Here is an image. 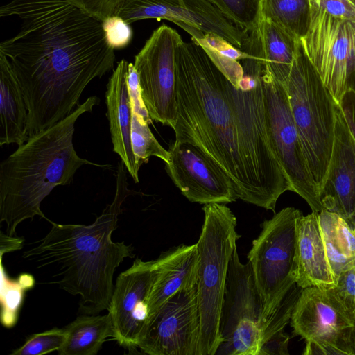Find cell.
Returning a JSON list of instances; mask_svg holds the SVG:
<instances>
[{
  "label": "cell",
  "mask_w": 355,
  "mask_h": 355,
  "mask_svg": "<svg viewBox=\"0 0 355 355\" xmlns=\"http://www.w3.org/2000/svg\"><path fill=\"white\" fill-rule=\"evenodd\" d=\"M311 9L325 12L355 24V2L353 0H309Z\"/></svg>",
  "instance_id": "obj_32"
},
{
  "label": "cell",
  "mask_w": 355,
  "mask_h": 355,
  "mask_svg": "<svg viewBox=\"0 0 355 355\" xmlns=\"http://www.w3.org/2000/svg\"><path fill=\"white\" fill-rule=\"evenodd\" d=\"M28 110L21 86L8 58L0 53V146L28 139Z\"/></svg>",
  "instance_id": "obj_21"
},
{
  "label": "cell",
  "mask_w": 355,
  "mask_h": 355,
  "mask_svg": "<svg viewBox=\"0 0 355 355\" xmlns=\"http://www.w3.org/2000/svg\"><path fill=\"white\" fill-rule=\"evenodd\" d=\"M239 28L249 33L257 28L261 0H207Z\"/></svg>",
  "instance_id": "obj_28"
},
{
  "label": "cell",
  "mask_w": 355,
  "mask_h": 355,
  "mask_svg": "<svg viewBox=\"0 0 355 355\" xmlns=\"http://www.w3.org/2000/svg\"><path fill=\"white\" fill-rule=\"evenodd\" d=\"M266 121L273 149L292 187L312 211L323 210L320 191L311 174L283 84L263 69Z\"/></svg>",
  "instance_id": "obj_11"
},
{
  "label": "cell",
  "mask_w": 355,
  "mask_h": 355,
  "mask_svg": "<svg viewBox=\"0 0 355 355\" xmlns=\"http://www.w3.org/2000/svg\"><path fill=\"white\" fill-rule=\"evenodd\" d=\"M311 15L309 0L260 1V18L272 21L299 40L308 32Z\"/></svg>",
  "instance_id": "obj_25"
},
{
  "label": "cell",
  "mask_w": 355,
  "mask_h": 355,
  "mask_svg": "<svg viewBox=\"0 0 355 355\" xmlns=\"http://www.w3.org/2000/svg\"><path fill=\"white\" fill-rule=\"evenodd\" d=\"M352 88L355 90V79H354V84H353Z\"/></svg>",
  "instance_id": "obj_38"
},
{
  "label": "cell",
  "mask_w": 355,
  "mask_h": 355,
  "mask_svg": "<svg viewBox=\"0 0 355 355\" xmlns=\"http://www.w3.org/2000/svg\"><path fill=\"white\" fill-rule=\"evenodd\" d=\"M311 24L301 40L308 59L339 104L355 79V24L311 9Z\"/></svg>",
  "instance_id": "obj_10"
},
{
  "label": "cell",
  "mask_w": 355,
  "mask_h": 355,
  "mask_svg": "<svg viewBox=\"0 0 355 355\" xmlns=\"http://www.w3.org/2000/svg\"><path fill=\"white\" fill-rule=\"evenodd\" d=\"M155 276V260L137 259L117 277L108 308L120 345L136 347L148 316V299Z\"/></svg>",
  "instance_id": "obj_16"
},
{
  "label": "cell",
  "mask_w": 355,
  "mask_h": 355,
  "mask_svg": "<svg viewBox=\"0 0 355 355\" xmlns=\"http://www.w3.org/2000/svg\"><path fill=\"white\" fill-rule=\"evenodd\" d=\"M295 282L301 288H332L337 279L329 263L318 212L302 215L297 224Z\"/></svg>",
  "instance_id": "obj_19"
},
{
  "label": "cell",
  "mask_w": 355,
  "mask_h": 355,
  "mask_svg": "<svg viewBox=\"0 0 355 355\" xmlns=\"http://www.w3.org/2000/svg\"><path fill=\"white\" fill-rule=\"evenodd\" d=\"M197 261L196 243L177 246L155 259V276L148 299V316L179 291L196 285Z\"/></svg>",
  "instance_id": "obj_20"
},
{
  "label": "cell",
  "mask_w": 355,
  "mask_h": 355,
  "mask_svg": "<svg viewBox=\"0 0 355 355\" xmlns=\"http://www.w3.org/2000/svg\"><path fill=\"white\" fill-rule=\"evenodd\" d=\"M90 16L103 21L109 17L118 15L128 0H68Z\"/></svg>",
  "instance_id": "obj_31"
},
{
  "label": "cell",
  "mask_w": 355,
  "mask_h": 355,
  "mask_svg": "<svg viewBox=\"0 0 355 355\" xmlns=\"http://www.w3.org/2000/svg\"><path fill=\"white\" fill-rule=\"evenodd\" d=\"M149 123L142 116L132 111L131 143L136 163L139 168L152 156L161 159L165 163L168 159V150L157 141L148 126Z\"/></svg>",
  "instance_id": "obj_26"
},
{
  "label": "cell",
  "mask_w": 355,
  "mask_h": 355,
  "mask_svg": "<svg viewBox=\"0 0 355 355\" xmlns=\"http://www.w3.org/2000/svg\"><path fill=\"white\" fill-rule=\"evenodd\" d=\"M354 315H355V313H354Z\"/></svg>",
  "instance_id": "obj_40"
},
{
  "label": "cell",
  "mask_w": 355,
  "mask_h": 355,
  "mask_svg": "<svg viewBox=\"0 0 355 355\" xmlns=\"http://www.w3.org/2000/svg\"><path fill=\"white\" fill-rule=\"evenodd\" d=\"M284 85L308 167L320 191L332 153L338 103L308 59L301 40Z\"/></svg>",
  "instance_id": "obj_6"
},
{
  "label": "cell",
  "mask_w": 355,
  "mask_h": 355,
  "mask_svg": "<svg viewBox=\"0 0 355 355\" xmlns=\"http://www.w3.org/2000/svg\"><path fill=\"white\" fill-rule=\"evenodd\" d=\"M265 69L284 85L300 40L272 21L260 18L257 28Z\"/></svg>",
  "instance_id": "obj_22"
},
{
  "label": "cell",
  "mask_w": 355,
  "mask_h": 355,
  "mask_svg": "<svg viewBox=\"0 0 355 355\" xmlns=\"http://www.w3.org/2000/svg\"><path fill=\"white\" fill-rule=\"evenodd\" d=\"M320 195L323 209L336 213L355 227V139L338 104L332 153Z\"/></svg>",
  "instance_id": "obj_17"
},
{
  "label": "cell",
  "mask_w": 355,
  "mask_h": 355,
  "mask_svg": "<svg viewBox=\"0 0 355 355\" xmlns=\"http://www.w3.org/2000/svg\"><path fill=\"white\" fill-rule=\"evenodd\" d=\"M102 27L107 44L114 49L127 46L132 38V30L119 16L109 17L102 21Z\"/></svg>",
  "instance_id": "obj_30"
},
{
  "label": "cell",
  "mask_w": 355,
  "mask_h": 355,
  "mask_svg": "<svg viewBox=\"0 0 355 355\" xmlns=\"http://www.w3.org/2000/svg\"><path fill=\"white\" fill-rule=\"evenodd\" d=\"M289 339L284 329L277 332L261 345L258 355H288Z\"/></svg>",
  "instance_id": "obj_35"
},
{
  "label": "cell",
  "mask_w": 355,
  "mask_h": 355,
  "mask_svg": "<svg viewBox=\"0 0 355 355\" xmlns=\"http://www.w3.org/2000/svg\"><path fill=\"white\" fill-rule=\"evenodd\" d=\"M269 318L249 261L241 262L236 248L230 261L220 321L221 343L216 354L258 355Z\"/></svg>",
  "instance_id": "obj_8"
},
{
  "label": "cell",
  "mask_w": 355,
  "mask_h": 355,
  "mask_svg": "<svg viewBox=\"0 0 355 355\" xmlns=\"http://www.w3.org/2000/svg\"><path fill=\"white\" fill-rule=\"evenodd\" d=\"M175 74V141L197 146L230 178L238 199L263 207L252 171L266 130L262 77L245 72L236 87L200 44L183 40Z\"/></svg>",
  "instance_id": "obj_2"
},
{
  "label": "cell",
  "mask_w": 355,
  "mask_h": 355,
  "mask_svg": "<svg viewBox=\"0 0 355 355\" xmlns=\"http://www.w3.org/2000/svg\"><path fill=\"white\" fill-rule=\"evenodd\" d=\"M125 169L119 162L114 200L93 223L62 225L49 220L52 227L48 234L24 253L39 268H50L61 289L79 295V311L85 315L108 309L115 270L125 258L134 257L131 244L112 240L121 205L133 193L128 187Z\"/></svg>",
  "instance_id": "obj_3"
},
{
  "label": "cell",
  "mask_w": 355,
  "mask_h": 355,
  "mask_svg": "<svg viewBox=\"0 0 355 355\" xmlns=\"http://www.w3.org/2000/svg\"><path fill=\"white\" fill-rule=\"evenodd\" d=\"M204 222L196 243L200 313L198 355H216L221 343L220 321L229 264L236 241V218L220 203L203 206Z\"/></svg>",
  "instance_id": "obj_5"
},
{
  "label": "cell",
  "mask_w": 355,
  "mask_h": 355,
  "mask_svg": "<svg viewBox=\"0 0 355 355\" xmlns=\"http://www.w3.org/2000/svg\"><path fill=\"white\" fill-rule=\"evenodd\" d=\"M332 289L355 320V266L342 272Z\"/></svg>",
  "instance_id": "obj_33"
},
{
  "label": "cell",
  "mask_w": 355,
  "mask_h": 355,
  "mask_svg": "<svg viewBox=\"0 0 355 355\" xmlns=\"http://www.w3.org/2000/svg\"><path fill=\"white\" fill-rule=\"evenodd\" d=\"M182 41L175 29L162 24L152 33L133 63L151 120L171 128L177 118L175 55Z\"/></svg>",
  "instance_id": "obj_12"
},
{
  "label": "cell",
  "mask_w": 355,
  "mask_h": 355,
  "mask_svg": "<svg viewBox=\"0 0 355 355\" xmlns=\"http://www.w3.org/2000/svg\"><path fill=\"white\" fill-rule=\"evenodd\" d=\"M100 99L93 96L64 119L28 137L0 165V223L12 236L17 225L42 213V200L57 186L69 185L83 165L105 167L80 157L73 144L78 119Z\"/></svg>",
  "instance_id": "obj_4"
},
{
  "label": "cell",
  "mask_w": 355,
  "mask_h": 355,
  "mask_svg": "<svg viewBox=\"0 0 355 355\" xmlns=\"http://www.w3.org/2000/svg\"><path fill=\"white\" fill-rule=\"evenodd\" d=\"M67 337L65 328H53L42 333L31 335L19 348L15 349L12 355H42L53 351H59Z\"/></svg>",
  "instance_id": "obj_29"
},
{
  "label": "cell",
  "mask_w": 355,
  "mask_h": 355,
  "mask_svg": "<svg viewBox=\"0 0 355 355\" xmlns=\"http://www.w3.org/2000/svg\"><path fill=\"white\" fill-rule=\"evenodd\" d=\"M1 320L6 327H12L17 320L19 309L23 301L24 292L34 284L32 276L24 274L17 280L8 278L1 263Z\"/></svg>",
  "instance_id": "obj_27"
},
{
  "label": "cell",
  "mask_w": 355,
  "mask_h": 355,
  "mask_svg": "<svg viewBox=\"0 0 355 355\" xmlns=\"http://www.w3.org/2000/svg\"><path fill=\"white\" fill-rule=\"evenodd\" d=\"M302 215L299 209L288 207L263 221L248 254L266 319L296 284L297 229Z\"/></svg>",
  "instance_id": "obj_7"
},
{
  "label": "cell",
  "mask_w": 355,
  "mask_h": 355,
  "mask_svg": "<svg viewBox=\"0 0 355 355\" xmlns=\"http://www.w3.org/2000/svg\"><path fill=\"white\" fill-rule=\"evenodd\" d=\"M22 243L23 239L21 238H13L1 232V255L3 256V253L21 249Z\"/></svg>",
  "instance_id": "obj_37"
},
{
  "label": "cell",
  "mask_w": 355,
  "mask_h": 355,
  "mask_svg": "<svg viewBox=\"0 0 355 355\" xmlns=\"http://www.w3.org/2000/svg\"><path fill=\"white\" fill-rule=\"evenodd\" d=\"M323 240L333 272L338 279L355 266V227L336 213L318 212Z\"/></svg>",
  "instance_id": "obj_23"
},
{
  "label": "cell",
  "mask_w": 355,
  "mask_h": 355,
  "mask_svg": "<svg viewBox=\"0 0 355 355\" xmlns=\"http://www.w3.org/2000/svg\"><path fill=\"white\" fill-rule=\"evenodd\" d=\"M117 16L128 24L146 19L168 20L191 35L193 41L213 33L241 50L250 37L207 0H128Z\"/></svg>",
  "instance_id": "obj_14"
},
{
  "label": "cell",
  "mask_w": 355,
  "mask_h": 355,
  "mask_svg": "<svg viewBox=\"0 0 355 355\" xmlns=\"http://www.w3.org/2000/svg\"><path fill=\"white\" fill-rule=\"evenodd\" d=\"M129 62L120 60L113 69L105 93L107 117L113 150L119 155L135 182H139V170L131 143L132 109L128 85Z\"/></svg>",
  "instance_id": "obj_18"
},
{
  "label": "cell",
  "mask_w": 355,
  "mask_h": 355,
  "mask_svg": "<svg viewBox=\"0 0 355 355\" xmlns=\"http://www.w3.org/2000/svg\"><path fill=\"white\" fill-rule=\"evenodd\" d=\"M67 337L58 351L60 355H94L107 338H114V330L109 313L78 317L65 327Z\"/></svg>",
  "instance_id": "obj_24"
},
{
  "label": "cell",
  "mask_w": 355,
  "mask_h": 355,
  "mask_svg": "<svg viewBox=\"0 0 355 355\" xmlns=\"http://www.w3.org/2000/svg\"><path fill=\"white\" fill-rule=\"evenodd\" d=\"M338 105L347 126L355 139V90L353 88L347 91Z\"/></svg>",
  "instance_id": "obj_36"
},
{
  "label": "cell",
  "mask_w": 355,
  "mask_h": 355,
  "mask_svg": "<svg viewBox=\"0 0 355 355\" xmlns=\"http://www.w3.org/2000/svg\"><path fill=\"white\" fill-rule=\"evenodd\" d=\"M200 327L195 285L177 292L148 317L137 347L150 355H198Z\"/></svg>",
  "instance_id": "obj_13"
},
{
  "label": "cell",
  "mask_w": 355,
  "mask_h": 355,
  "mask_svg": "<svg viewBox=\"0 0 355 355\" xmlns=\"http://www.w3.org/2000/svg\"><path fill=\"white\" fill-rule=\"evenodd\" d=\"M18 17L19 31L0 44L21 86L28 137L53 125L79 105L89 83L113 70L114 49L102 21L68 0H11L0 17Z\"/></svg>",
  "instance_id": "obj_1"
},
{
  "label": "cell",
  "mask_w": 355,
  "mask_h": 355,
  "mask_svg": "<svg viewBox=\"0 0 355 355\" xmlns=\"http://www.w3.org/2000/svg\"><path fill=\"white\" fill-rule=\"evenodd\" d=\"M304 355H355V320L332 288H302L291 317Z\"/></svg>",
  "instance_id": "obj_9"
},
{
  "label": "cell",
  "mask_w": 355,
  "mask_h": 355,
  "mask_svg": "<svg viewBox=\"0 0 355 355\" xmlns=\"http://www.w3.org/2000/svg\"><path fill=\"white\" fill-rule=\"evenodd\" d=\"M168 153L166 172L190 202L227 204L238 199L230 178L197 146L175 141Z\"/></svg>",
  "instance_id": "obj_15"
},
{
  "label": "cell",
  "mask_w": 355,
  "mask_h": 355,
  "mask_svg": "<svg viewBox=\"0 0 355 355\" xmlns=\"http://www.w3.org/2000/svg\"><path fill=\"white\" fill-rule=\"evenodd\" d=\"M202 46L230 83L234 87H239L243 76V69L241 62L223 55L211 48L206 46Z\"/></svg>",
  "instance_id": "obj_34"
},
{
  "label": "cell",
  "mask_w": 355,
  "mask_h": 355,
  "mask_svg": "<svg viewBox=\"0 0 355 355\" xmlns=\"http://www.w3.org/2000/svg\"><path fill=\"white\" fill-rule=\"evenodd\" d=\"M355 2V0H353Z\"/></svg>",
  "instance_id": "obj_39"
}]
</instances>
